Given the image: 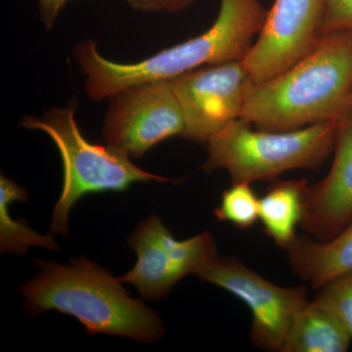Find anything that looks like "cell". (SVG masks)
I'll list each match as a JSON object with an SVG mask.
<instances>
[{
  "label": "cell",
  "mask_w": 352,
  "mask_h": 352,
  "mask_svg": "<svg viewBox=\"0 0 352 352\" xmlns=\"http://www.w3.org/2000/svg\"><path fill=\"white\" fill-rule=\"evenodd\" d=\"M27 190L6 175L0 177V248L1 252L25 254L31 247L58 250L50 234L41 235L24 222L12 219L9 205L15 201H27Z\"/></svg>",
  "instance_id": "9a60e30c"
},
{
  "label": "cell",
  "mask_w": 352,
  "mask_h": 352,
  "mask_svg": "<svg viewBox=\"0 0 352 352\" xmlns=\"http://www.w3.org/2000/svg\"><path fill=\"white\" fill-rule=\"evenodd\" d=\"M286 252L296 276L318 289L333 278L352 271V221L328 241L298 235Z\"/></svg>",
  "instance_id": "7c38bea8"
},
{
  "label": "cell",
  "mask_w": 352,
  "mask_h": 352,
  "mask_svg": "<svg viewBox=\"0 0 352 352\" xmlns=\"http://www.w3.org/2000/svg\"><path fill=\"white\" fill-rule=\"evenodd\" d=\"M75 104L52 109L41 118L27 116L21 120L25 129L45 132L61 155L63 189L53 210L51 233L65 237L72 208L87 194L122 192L135 182H173L141 170L115 148L87 141L76 124Z\"/></svg>",
  "instance_id": "5b68a950"
},
{
  "label": "cell",
  "mask_w": 352,
  "mask_h": 352,
  "mask_svg": "<svg viewBox=\"0 0 352 352\" xmlns=\"http://www.w3.org/2000/svg\"><path fill=\"white\" fill-rule=\"evenodd\" d=\"M314 300L327 308L352 337V271L324 284Z\"/></svg>",
  "instance_id": "e0dca14e"
},
{
  "label": "cell",
  "mask_w": 352,
  "mask_h": 352,
  "mask_svg": "<svg viewBox=\"0 0 352 352\" xmlns=\"http://www.w3.org/2000/svg\"><path fill=\"white\" fill-rule=\"evenodd\" d=\"M335 157L326 177L309 186L300 227L317 241H328L352 221V117L340 122Z\"/></svg>",
  "instance_id": "8fae6325"
},
{
  "label": "cell",
  "mask_w": 352,
  "mask_h": 352,
  "mask_svg": "<svg viewBox=\"0 0 352 352\" xmlns=\"http://www.w3.org/2000/svg\"><path fill=\"white\" fill-rule=\"evenodd\" d=\"M347 115L351 116V117H352V91H351V97H349V113H347Z\"/></svg>",
  "instance_id": "44dd1931"
},
{
  "label": "cell",
  "mask_w": 352,
  "mask_h": 352,
  "mask_svg": "<svg viewBox=\"0 0 352 352\" xmlns=\"http://www.w3.org/2000/svg\"><path fill=\"white\" fill-rule=\"evenodd\" d=\"M170 82L184 115L182 138L206 144L241 120L254 85L243 60L201 67Z\"/></svg>",
  "instance_id": "ba28073f"
},
{
  "label": "cell",
  "mask_w": 352,
  "mask_h": 352,
  "mask_svg": "<svg viewBox=\"0 0 352 352\" xmlns=\"http://www.w3.org/2000/svg\"><path fill=\"white\" fill-rule=\"evenodd\" d=\"M69 0H39V15L46 29H51L55 24L62 9Z\"/></svg>",
  "instance_id": "ffe728a7"
},
{
  "label": "cell",
  "mask_w": 352,
  "mask_h": 352,
  "mask_svg": "<svg viewBox=\"0 0 352 352\" xmlns=\"http://www.w3.org/2000/svg\"><path fill=\"white\" fill-rule=\"evenodd\" d=\"M41 272L20 288L34 314L56 310L71 315L88 335L105 333L136 342H154L164 332L161 318L141 300L127 295L120 278L88 259L68 265L38 261Z\"/></svg>",
  "instance_id": "3957f363"
},
{
  "label": "cell",
  "mask_w": 352,
  "mask_h": 352,
  "mask_svg": "<svg viewBox=\"0 0 352 352\" xmlns=\"http://www.w3.org/2000/svg\"><path fill=\"white\" fill-rule=\"evenodd\" d=\"M351 91L352 30L327 32L293 67L252 85L241 120L270 131L340 122Z\"/></svg>",
  "instance_id": "7a4b0ae2"
},
{
  "label": "cell",
  "mask_w": 352,
  "mask_h": 352,
  "mask_svg": "<svg viewBox=\"0 0 352 352\" xmlns=\"http://www.w3.org/2000/svg\"><path fill=\"white\" fill-rule=\"evenodd\" d=\"M129 6L136 11L142 12L175 13L185 10L195 0H126Z\"/></svg>",
  "instance_id": "d6986e66"
},
{
  "label": "cell",
  "mask_w": 352,
  "mask_h": 352,
  "mask_svg": "<svg viewBox=\"0 0 352 352\" xmlns=\"http://www.w3.org/2000/svg\"><path fill=\"white\" fill-rule=\"evenodd\" d=\"M327 0H274L244 64L254 83L281 75L323 36Z\"/></svg>",
  "instance_id": "30bf717a"
},
{
  "label": "cell",
  "mask_w": 352,
  "mask_h": 352,
  "mask_svg": "<svg viewBox=\"0 0 352 352\" xmlns=\"http://www.w3.org/2000/svg\"><path fill=\"white\" fill-rule=\"evenodd\" d=\"M340 122L270 131L236 120L208 141L203 170H226L233 183L274 182L286 171L319 170L335 150Z\"/></svg>",
  "instance_id": "277c9868"
},
{
  "label": "cell",
  "mask_w": 352,
  "mask_h": 352,
  "mask_svg": "<svg viewBox=\"0 0 352 352\" xmlns=\"http://www.w3.org/2000/svg\"><path fill=\"white\" fill-rule=\"evenodd\" d=\"M352 30V0H327L323 34Z\"/></svg>",
  "instance_id": "ac0fdd59"
},
{
  "label": "cell",
  "mask_w": 352,
  "mask_h": 352,
  "mask_svg": "<svg viewBox=\"0 0 352 352\" xmlns=\"http://www.w3.org/2000/svg\"><path fill=\"white\" fill-rule=\"evenodd\" d=\"M127 242L136 252L138 263L120 280L133 285L146 300L164 298L182 278L198 275L217 256L212 234L175 239L156 214L140 222Z\"/></svg>",
  "instance_id": "8992f818"
},
{
  "label": "cell",
  "mask_w": 352,
  "mask_h": 352,
  "mask_svg": "<svg viewBox=\"0 0 352 352\" xmlns=\"http://www.w3.org/2000/svg\"><path fill=\"white\" fill-rule=\"evenodd\" d=\"M309 184L305 179L273 182L265 195L259 198V221L275 244L287 250L298 237L305 214Z\"/></svg>",
  "instance_id": "4fadbf2b"
},
{
  "label": "cell",
  "mask_w": 352,
  "mask_h": 352,
  "mask_svg": "<svg viewBox=\"0 0 352 352\" xmlns=\"http://www.w3.org/2000/svg\"><path fill=\"white\" fill-rule=\"evenodd\" d=\"M197 276L226 289L250 308V340L254 346L282 352L296 315L308 300L307 287L271 283L236 258L217 256Z\"/></svg>",
  "instance_id": "52a82bcc"
},
{
  "label": "cell",
  "mask_w": 352,
  "mask_h": 352,
  "mask_svg": "<svg viewBox=\"0 0 352 352\" xmlns=\"http://www.w3.org/2000/svg\"><path fill=\"white\" fill-rule=\"evenodd\" d=\"M252 183H233L223 191L214 215L219 221L229 222L241 230H247L259 220V198L254 194Z\"/></svg>",
  "instance_id": "2e32d148"
},
{
  "label": "cell",
  "mask_w": 352,
  "mask_h": 352,
  "mask_svg": "<svg viewBox=\"0 0 352 352\" xmlns=\"http://www.w3.org/2000/svg\"><path fill=\"white\" fill-rule=\"evenodd\" d=\"M185 120L170 80L127 87L110 98L104 120V141L129 157H142L152 147L182 136Z\"/></svg>",
  "instance_id": "9c48e42d"
},
{
  "label": "cell",
  "mask_w": 352,
  "mask_h": 352,
  "mask_svg": "<svg viewBox=\"0 0 352 352\" xmlns=\"http://www.w3.org/2000/svg\"><path fill=\"white\" fill-rule=\"evenodd\" d=\"M267 10L261 0H220L214 24L190 38L138 63H116L102 56L92 39L74 50V59L87 76L85 91L95 101L142 83L170 80L187 72L242 61L256 41Z\"/></svg>",
  "instance_id": "6da1fadb"
},
{
  "label": "cell",
  "mask_w": 352,
  "mask_h": 352,
  "mask_svg": "<svg viewBox=\"0 0 352 352\" xmlns=\"http://www.w3.org/2000/svg\"><path fill=\"white\" fill-rule=\"evenodd\" d=\"M352 337L317 300H307L296 315L282 352H346Z\"/></svg>",
  "instance_id": "5bb4252c"
}]
</instances>
